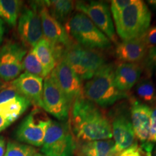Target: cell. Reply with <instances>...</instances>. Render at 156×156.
<instances>
[{"instance_id": "18", "label": "cell", "mask_w": 156, "mask_h": 156, "mask_svg": "<svg viewBox=\"0 0 156 156\" xmlns=\"http://www.w3.org/2000/svg\"><path fill=\"white\" fill-rule=\"evenodd\" d=\"M147 48L141 38L123 41L117 45L116 55L124 63H134L142 60L147 53Z\"/></svg>"}, {"instance_id": "14", "label": "cell", "mask_w": 156, "mask_h": 156, "mask_svg": "<svg viewBox=\"0 0 156 156\" xmlns=\"http://www.w3.org/2000/svg\"><path fill=\"white\" fill-rule=\"evenodd\" d=\"M12 85L21 95L38 108L42 107V94L44 79L25 72L12 81Z\"/></svg>"}, {"instance_id": "34", "label": "cell", "mask_w": 156, "mask_h": 156, "mask_svg": "<svg viewBox=\"0 0 156 156\" xmlns=\"http://www.w3.org/2000/svg\"><path fill=\"white\" fill-rule=\"evenodd\" d=\"M4 34H5V27H4V23L2 20V19L0 18V44L3 40Z\"/></svg>"}, {"instance_id": "11", "label": "cell", "mask_w": 156, "mask_h": 156, "mask_svg": "<svg viewBox=\"0 0 156 156\" xmlns=\"http://www.w3.org/2000/svg\"><path fill=\"white\" fill-rule=\"evenodd\" d=\"M78 12L85 15L112 41L116 42L112 13L107 4L99 1L77 2L75 4Z\"/></svg>"}, {"instance_id": "39", "label": "cell", "mask_w": 156, "mask_h": 156, "mask_svg": "<svg viewBox=\"0 0 156 156\" xmlns=\"http://www.w3.org/2000/svg\"><path fill=\"white\" fill-rule=\"evenodd\" d=\"M79 156H84V155H79Z\"/></svg>"}, {"instance_id": "36", "label": "cell", "mask_w": 156, "mask_h": 156, "mask_svg": "<svg viewBox=\"0 0 156 156\" xmlns=\"http://www.w3.org/2000/svg\"><path fill=\"white\" fill-rule=\"evenodd\" d=\"M34 156H46V155H44V154H42V153H37L35 154Z\"/></svg>"}, {"instance_id": "30", "label": "cell", "mask_w": 156, "mask_h": 156, "mask_svg": "<svg viewBox=\"0 0 156 156\" xmlns=\"http://www.w3.org/2000/svg\"><path fill=\"white\" fill-rule=\"evenodd\" d=\"M148 141L154 142V143L156 142V107H155L151 112L150 135Z\"/></svg>"}, {"instance_id": "9", "label": "cell", "mask_w": 156, "mask_h": 156, "mask_svg": "<svg viewBox=\"0 0 156 156\" xmlns=\"http://www.w3.org/2000/svg\"><path fill=\"white\" fill-rule=\"evenodd\" d=\"M71 103L62 92L52 71L44 81L42 94V108L45 112L64 122L69 116Z\"/></svg>"}, {"instance_id": "33", "label": "cell", "mask_w": 156, "mask_h": 156, "mask_svg": "<svg viewBox=\"0 0 156 156\" xmlns=\"http://www.w3.org/2000/svg\"><path fill=\"white\" fill-rule=\"evenodd\" d=\"M6 151V142L2 136H0V156H4Z\"/></svg>"}, {"instance_id": "13", "label": "cell", "mask_w": 156, "mask_h": 156, "mask_svg": "<svg viewBox=\"0 0 156 156\" xmlns=\"http://www.w3.org/2000/svg\"><path fill=\"white\" fill-rule=\"evenodd\" d=\"M53 72L60 88L70 103L80 96L83 93L81 80L64 59L56 64Z\"/></svg>"}, {"instance_id": "22", "label": "cell", "mask_w": 156, "mask_h": 156, "mask_svg": "<svg viewBox=\"0 0 156 156\" xmlns=\"http://www.w3.org/2000/svg\"><path fill=\"white\" fill-rule=\"evenodd\" d=\"M43 4L48 9L50 15L61 24L67 22L75 7L74 2L69 0L43 1Z\"/></svg>"}, {"instance_id": "7", "label": "cell", "mask_w": 156, "mask_h": 156, "mask_svg": "<svg viewBox=\"0 0 156 156\" xmlns=\"http://www.w3.org/2000/svg\"><path fill=\"white\" fill-rule=\"evenodd\" d=\"M37 2L41 20L43 36L53 47L58 63L62 58L66 48L73 44L74 41L70 38L63 25L50 15L43 2Z\"/></svg>"}, {"instance_id": "29", "label": "cell", "mask_w": 156, "mask_h": 156, "mask_svg": "<svg viewBox=\"0 0 156 156\" xmlns=\"http://www.w3.org/2000/svg\"><path fill=\"white\" fill-rule=\"evenodd\" d=\"M132 2L133 0H114V1H112L111 11H112L114 20L116 19L126 7L131 5Z\"/></svg>"}, {"instance_id": "27", "label": "cell", "mask_w": 156, "mask_h": 156, "mask_svg": "<svg viewBox=\"0 0 156 156\" xmlns=\"http://www.w3.org/2000/svg\"><path fill=\"white\" fill-rule=\"evenodd\" d=\"M136 93L145 102L153 103L156 102V92L151 81L144 80L139 83L136 87Z\"/></svg>"}, {"instance_id": "21", "label": "cell", "mask_w": 156, "mask_h": 156, "mask_svg": "<svg viewBox=\"0 0 156 156\" xmlns=\"http://www.w3.org/2000/svg\"><path fill=\"white\" fill-rule=\"evenodd\" d=\"M114 140H105L85 142L80 148L79 155L84 156H112L115 151Z\"/></svg>"}, {"instance_id": "12", "label": "cell", "mask_w": 156, "mask_h": 156, "mask_svg": "<svg viewBox=\"0 0 156 156\" xmlns=\"http://www.w3.org/2000/svg\"><path fill=\"white\" fill-rule=\"evenodd\" d=\"M27 51L16 43L9 42L0 48V80L12 82L21 75Z\"/></svg>"}, {"instance_id": "16", "label": "cell", "mask_w": 156, "mask_h": 156, "mask_svg": "<svg viewBox=\"0 0 156 156\" xmlns=\"http://www.w3.org/2000/svg\"><path fill=\"white\" fill-rule=\"evenodd\" d=\"M151 108L147 105L134 101L131 108L132 125L134 135L141 142L148 141L150 135Z\"/></svg>"}, {"instance_id": "25", "label": "cell", "mask_w": 156, "mask_h": 156, "mask_svg": "<svg viewBox=\"0 0 156 156\" xmlns=\"http://www.w3.org/2000/svg\"><path fill=\"white\" fill-rule=\"evenodd\" d=\"M36 153H37L36 149L33 146L9 141L6 145L4 156H34Z\"/></svg>"}, {"instance_id": "32", "label": "cell", "mask_w": 156, "mask_h": 156, "mask_svg": "<svg viewBox=\"0 0 156 156\" xmlns=\"http://www.w3.org/2000/svg\"><path fill=\"white\" fill-rule=\"evenodd\" d=\"M11 124V122H9L7 118H5V117L3 116L2 115L0 114V133L2 131H4L5 129L8 127Z\"/></svg>"}, {"instance_id": "5", "label": "cell", "mask_w": 156, "mask_h": 156, "mask_svg": "<svg viewBox=\"0 0 156 156\" xmlns=\"http://www.w3.org/2000/svg\"><path fill=\"white\" fill-rule=\"evenodd\" d=\"M64 59L80 80H90L106 64V59L98 51L73 43L64 51Z\"/></svg>"}, {"instance_id": "4", "label": "cell", "mask_w": 156, "mask_h": 156, "mask_svg": "<svg viewBox=\"0 0 156 156\" xmlns=\"http://www.w3.org/2000/svg\"><path fill=\"white\" fill-rule=\"evenodd\" d=\"M65 30L76 44L90 49H104L111 46V41L99 30L86 15L81 12L69 17Z\"/></svg>"}, {"instance_id": "31", "label": "cell", "mask_w": 156, "mask_h": 156, "mask_svg": "<svg viewBox=\"0 0 156 156\" xmlns=\"http://www.w3.org/2000/svg\"><path fill=\"white\" fill-rule=\"evenodd\" d=\"M147 61L149 67L153 69L156 73V46L151 48L149 50Z\"/></svg>"}, {"instance_id": "1", "label": "cell", "mask_w": 156, "mask_h": 156, "mask_svg": "<svg viewBox=\"0 0 156 156\" xmlns=\"http://www.w3.org/2000/svg\"><path fill=\"white\" fill-rule=\"evenodd\" d=\"M72 126L76 137L84 142L110 140L112 125L96 104L80 95L73 101Z\"/></svg>"}, {"instance_id": "37", "label": "cell", "mask_w": 156, "mask_h": 156, "mask_svg": "<svg viewBox=\"0 0 156 156\" xmlns=\"http://www.w3.org/2000/svg\"><path fill=\"white\" fill-rule=\"evenodd\" d=\"M3 87V85H2V82L1 80H0V90H1V89Z\"/></svg>"}, {"instance_id": "3", "label": "cell", "mask_w": 156, "mask_h": 156, "mask_svg": "<svg viewBox=\"0 0 156 156\" xmlns=\"http://www.w3.org/2000/svg\"><path fill=\"white\" fill-rule=\"evenodd\" d=\"M151 22V11L140 0H133L114 19L116 32L123 41L140 38L150 28Z\"/></svg>"}, {"instance_id": "23", "label": "cell", "mask_w": 156, "mask_h": 156, "mask_svg": "<svg viewBox=\"0 0 156 156\" xmlns=\"http://www.w3.org/2000/svg\"><path fill=\"white\" fill-rule=\"evenodd\" d=\"M22 1L0 0V18L11 26H15L22 9Z\"/></svg>"}, {"instance_id": "35", "label": "cell", "mask_w": 156, "mask_h": 156, "mask_svg": "<svg viewBox=\"0 0 156 156\" xmlns=\"http://www.w3.org/2000/svg\"><path fill=\"white\" fill-rule=\"evenodd\" d=\"M148 4L151 6L153 8L156 10V0H152V1H147Z\"/></svg>"}, {"instance_id": "17", "label": "cell", "mask_w": 156, "mask_h": 156, "mask_svg": "<svg viewBox=\"0 0 156 156\" xmlns=\"http://www.w3.org/2000/svg\"><path fill=\"white\" fill-rule=\"evenodd\" d=\"M141 68L135 63H122L115 68V84L122 92L130 90L139 81Z\"/></svg>"}, {"instance_id": "38", "label": "cell", "mask_w": 156, "mask_h": 156, "mask_svg": "<svg viewBox=\"0 0 156 156\" xmlns=\"http://www.w3.org/2000/svg\"><path fill=\"white\" fill-rule=\"evenodd\" d=\"M153 156H156V146L154 149V153H153Z\"/></svg>"}, {"instance_id": "2", "label": "cell", "mask_w": 156, "mask_h": 156, "mask_svg": "<svg viewBox=\"0 0 156 156\" xmlns=\"http://www.w3.org/2000/svg\"><path fill=\"white\" fill-rule=\"evenodd\" d=\"M115 67L106 64L85 84L83 95L97 106L108 107L122 98L127 93L122 92L115 84Z\"/></svg>"}, {"instance_id": "26", "label": "cell", "mask_w": 156, "mask_h": 156, "mask_svg": "<svg viewBox=\"0 0 156 156\" xmlns=\"http://www.w3.org/2000/svg\"><path fill=\"white\" fill-rule=\"evenodd\" d=\"M154 142L146 141L141 142H134L131 147L122 152L119 156H152Z\"/></svg>"}, {"instance_id": "19", "label": "cell", "mask_w": 156, "mask_h": 156, "mask_svg": "<svg viewBox=\"0 0 156 156\" xmlns=\"http://www.w3.org/2000/svg\"><path fill=\"white\" fill-rule=\"evenodd\" d=\"M31 105L30 101L20 93L5 102L0 103V114L13 123Z\"/></svg>"}, {"instance_id": "10", "label": "cell", "mask_w": 156, "mask_h": 156, "mask_svg": "<svg viewBox=\"0 0 156 156\" xmlns=\"http://www.w3.org/2000/svg\"><path fill=\"white\" fill-rule=\"evenodd\" d=\"M17 30L23 44L30 47V49L44 38L37 2L31 4L30 7H25L21 12L17 23Z\"/></svg>"}, {"instance_id": "15", "label": "cell", "mask_w": 156, "mask_h": 156, "mask_svg": "<svg viewBox=\"0 0 156 156\" xmlns=\"http://www.w3.org/2000/svg\"><path fill=\"white\" fill-rule=\"evenodd\" d=\"M112 136L115 144V151L121 153L134 143L135 135L132 123L124 116H119L112 123Z\"/></svg>"}, {"instance_id": "20", "label": "cell", "mask_w": 156, "mask_h": 156, "mask_svg": "<svg viewBox=\"0 0 156 156\" xmlns=\"http://www.w3.org/2000/svg\"><path fill=\"white\" fill-rule=\"evenodd\" d=\"M31 49L34 51L39 62L42 64L46 75L48 76L54 69L57 64L52 46L46 39L42 38Z\"/></svg>"}, {"instance_id": "24", "label": "cell", "mask_w": 156, "mask_h": 156, "mask_svg": "<svg viewBox=\"0 0 156 156\" xmlns=\"http://www.w3.org/2000/svg\"><path fill=\"white\" fill-rule=\"evenodd\" d=\"M23 69H25L26 73L38 76L43 79H45L47 77L42 64L39 62L38 57L35 54L33 49H30L28 53L26 54L23 59Z\"/></svg>"}, {"instance_id": "8", "label": "cell", "mask_w": 156, "mask_h": 156, "mask_svg": "<svg viewBox=\"0 0 156 156\" xmlns=\"http://www.w3.org/2000/svg\"><path fill=\"white\" fill-rule=\"evenodd\" d=\"M51 122V120L46 113L36 108L25 117L17 129V140L33 147H41Z\"/></svg>"}, {"instance_id": "28", "label": "cell", "mask_w": 156, "mask_h": 156, "mask_svg": "<svg viewBox=\"0 0 156 156\" xmlns=\"http://www.w3.org/2000/svg\"><path fill=\"white\" fill-rule=\"evenodd\" d=\"M140 38L147 49L156 46V25L150 27Z\"/></svg>"}, {"instance_id": "6", "label": "cell", "mask_w": 156, "mask_h": 156, "mask_svg": "<svg viewBox=\"0 0 156 156\" xmlns=\"http://www.w3.org/2000/svg\"><path fill=\"white\" fill-rule=\"evenodd\" d=\"M76 143L68 124L51 121L46 131L41 146L46 156H74Z\"/></svg>"}]
</instances>
